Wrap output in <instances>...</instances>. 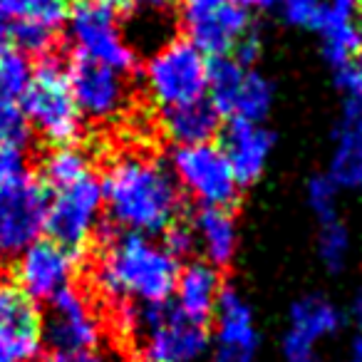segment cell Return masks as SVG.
Returning <instances> with one entry per match:
<instances>
[{"label": "cell", "mask_w": 362, "mask_h": 362, "mask_svg": "<svg viewBox=\"0 0 362 362\" xmlns=\"http://www.w3.org/2000/svg\"><path fill=\"white\" fill-rule=\"evenodd\" d=\"M100 243L90 248L87 296L97 313L117 300L164 303L174 296L179 258H174L146 233L102 228Z\"/></svg>", "instance_id": "obj_1"}, {"label": "cell", "mask_w": 362, "mask_h": 362, "mask_svg": "<svg viewBox=\"0 0 362 362\" xmlns=\"http://www.w3.org/2000/svg\"><path fill=\"white\" fill-rule=\"evenodd\" d=\"M105 211L122 231L154 236L181 218L184 192L169 164L146 154H119L102 176Z\"/></svg>", "instance_id": "obj_2"}, {"label": "cell", "mask_w": 362, "mask_h": 362, "mask_svg": "<svg viewBox=\"0 0 362 362\" xmlns=\"http://www.w3.org/2000/svg\"><path fill=\"white\" fill-rule=\"evenodd\" d=\"M21 107L30 122L33 132L42 136L50 146L75 144L82 132V112L67 80V62L60 60L57 50L47 52L33 67Z\"/></svg>", "instance_id": "obj_3"}, {"label": "cell", "mask_w": 362, "mask_h": 362, "mask_svg": "<svg viewBox=\"0 0 362 362\" xmlns=\"http://www.w3.org/2000/svg\"><path fill=\"white\" fill-rule=\"evenodd\" d=\"M102 214H105L102 179L90 171L70 187L52 189L42 233L82 261L97 243L102 231Z\"/></svg>", "instance_id": "obj_4"}, {"label": "cell", "mask_w": 362, "mask_h": 362, "mask_svg": "<svg viewBox=\"0 0 362 362\" xmlns=\"http://www.w3.org/2000/svg\"><path fill=\"white\" fill-rule=\"evenodd\" d=\"M209 57L187 37L161 42L144 65V87L159 110L206 97Z\"/></svg>", "instance_id": "obj_5"}, {"label": "cell", "mask_w": 362, "mask_h": 362, "mask_svg": "<svg viewBox=\"0 0 362 362\" xmlns=\"http://www.w3.org/2000/svg\"><path fill=\"white\" fill-rule=\"evenodd\" d=\"M102 340V317L85 288L70 283L47 300L42 313V355L75 357L100 350Z\"/></svg>", "instance_id": "obj_6"}, {"label": "cell", "mask_w": 362, "mask_h": 362, "mask_svg": "<svg viewBox=\"0 0 362 362\" xmlns=\"http://www.w3.org/2000/svg\"><path fill=\"white\" fill-rule=\"evenodd\" d=\"M67 33L80 55L119 72L136 70V50L122 33L119 11L110 0H75L67 18Z\"/></svg>", "instance_id": "obj_7"}, {"label": "cell", "mask_w": 362, "mask_h": 362, "mask_svg": "<svg viewBox=\"0 0 362 362\" xmlns=\"http://www.w3.org/2000/svg\"><path fill=\"white\" fill-rule=\"evenodd\" d=\"M171 171L184 194L197 199L202 206L233 209L241 197V184L231 169V161L223 154L221 144L176 146L171 151Z\"/></svg>", "instance_id": "obj_8"}, {"label": "cell", "mask_w": 362, "mask_h": 362, "mask_svg": "<svg viewBox=\"0 0 362 362\" xmlns=\"http://www.w3.org/2000/svg\"><path fill=\"white\" fill-rule=\"evenodd\" d=\"M67 80L85 119L112 122L129 107L132 92L127 72L115 70L105 62L75 52L67 62Z\"/></svg>", "instance_id": "obj_9"}, {"label": "cell", "mask_w": 362, "mask_h": 362, "mask_svg": "<svg viewBox=\"0 0 362 362\" xmlns=\"http://www.w3.org/2000/svg\"><path fill=\"white\" fill-rule=\"evenodd\" d=\"M47 189L30 171L0 187V258H16L45 228Z\"/></svg>", "instance_id": "obj_10"}, {"label": "cell", "mask_w": 362, "mask_h": 362, "mask_svg": "<svg viewBox=\"0 0 362 362\" xmlns=\"http://www.w3.org/2000/svg\"><path fill=\"white\" fill-rule=\"evenodd\" d=\"M184 37L206 57L228 55L251 28V16L233 0H176Z\"/></svg>", "instance_id": "obj_11"}, {"label": "cell", "mask_w": 362, "mask_h": 362, "mask_svg": "<svg viewBox=\"0 0 362 362\" xmlns=\"http://www.w3.org/2000/svg\"><path fill=\"white\" fill-rule=\"evenodd\" d=\"M0 350L18 362L42 355V308L13 271H0Z\"/></svg>", "instance_id": "obj_12"}, {"label": "cell", "mask_w": 362, "mask_h": 362, "mask_svg": "<svg viewBox=\"0 0 362 362\" xmlns=\"http://www.w3.org/2000/svg\"><path fill=\"white\" fill-rule=\"evenodd\" d=\"M209 325L192 320L176 308L164 303L161 317L144 337L136 360L141 362H197L209 350Z\"/></svg>", "instance_id": "obj_13"}, {"label": "cell", "mask_w": 362, "mask_h": 362, "mask_svg": "<svg viewBox=\"0 0 362 362\" xmlns=\"http://www.w3.org/2000/svg\"><path fill=\"white\" fill-rule=\"evenodd\" d=\"M77 263L80 258H75L70 251L45 236L35 238L30 246L23 248L16 256V266L11 271L37 303H47L72 283Z\"/></svg>", "instance_id": "obj_14"}, {"label": "cell", "mask_w": 362, "mask_h": 362, "mask_svg": "<svg viewBox=\"0 0 362 362\" xmlns=\"http://www.w3.org/2000/svg\"><path fill=\"white\" fill-rule=\"evenodd\" d=\"M273 146H276V134L261 122L228 117L226 127H221V149L231 161V169L241 187H251L261 179Z\"/></svg>", "instance_id": "obj_15"}, {"label": "cell", "mask_w": 362, "mask_h": 362, "mask_svg": "<svg viewBox=\"0 0 362 362\" xmlns=\"http://www.w3.org/2000/svg\"><path fill=\"white\" fill-rule=\"evenodd\" d=\"M226 286L223 281V271L216 268L209 261H189L187 266L179 268V278H176L174 298L176 308L187 317L209 325L214 320V310H216V300L221 288Z\"/></svg>", "instance_id": "obj_16"}, {"label": "cell", "mask_w": 362, "mask_h": 362, "mask_svg": "<svg viewBox=\"0 0 362 362\" xmlns=\"http://www.w3.org/2000/svg\"><path fill=\"white\" fill-rule=\"evenodd\" d=\"M342 325V315L322 296H305L291 305V330L283 337V355L296 360L313 352L317 337L330 335Z\"/></svg>", "instance_id": "obj_17"}, {"label": "cell", "mask_w": 362, "mask_h": 362, "mask_svg": "<svg viewBox=\"0 0 362 362\" xmlns=\"http://www.w3.org/2000/svg\"><path fill=\"white\" fill-rule=\"evenodd\" d=\"M223 117L209 97L187 102V105L161 110V129L176 146H192L214 141L221 134Z\"/></svg>", "instance_id": "obj_18"}, {"label": "cell", "mask_w": 362, "mask_h": 362, "mask_svg": "<svg viewBox=\"0 0 362 362\" xmlns=\"http://www.w3.org/2000/svg\"><path fill=\"white\" fill-rule=\"evenodd\" d=\"M192 228L197 236V251L204 253V261L214 263L221 271L231 266L238 246V226L233 209L202 206L194 214Z\"/></svg>", "instance_id": "obj_19"}, {"label": "cell", "mask_w": 362, "mask_h": 362, "mask_svg": "<svg viewBox=\"0 0 362 362\" xmlns=\"http://www.w3.org/2000/svg\"><path fill=\"white\" fill-rule=\"evenodd\" d=\"M92 171V159L85 149H80L77 144H60L50 146L45 156L40 161V174L37 179L42 181L45 189H62L75 184L77 179L87 176Z\"/></svg>", "instance_id": "obj_20"}, {"label": "cell", "mask_w": 362, "mask_h": 362, "mask_svg": "<svg viewBox=\"0 0 362 362\" xmlns=\"http://www.w3.org/2000/svg\"><path fill=\"white\" fill-rule=\"evenodd\" d=\"M75 0H0V18L6 23L25 21L60 33L67 25Z\"/></svg>", "instance_id": "obj_21"}, {"label": "cell", "mask_w": 362, "mask_h": 362, "mask_svg": "<svg viewBox=\"0 0 362 362\" xmlns=\"http://www.w3.org/2000/svg\"><path fill=\"white\" fill-rule=\"evenodd\" d=\"M248 67L238 65L231 55H216L209 57V70H206V97L226 119L231 115L233 97L238 92L243 75Z\"/></svg>", "instance_id": "obj_22"}, {"label": "cell", "mask_w": 362, "mask_h": 362, "mask_svg": "<svg viewBox=\"0 0 362 362\" xmlns=\"http://www.w3.org/2000/svg\"><path fill=\"white\" fill-rule=\"evenodd\" d=\"M335 156L330 164V176L337 187L362 189V134L337 124Z\"/></svg>", "instance_id": "obj_23"}, {"label": "cell", "mask_w": 362, "mask_h": 362, "mask_svg": "<svg viewBox=\"0 0 362 362\" xmlns=\"http://www.w3.org/2000/svg\"><path fill=\"white\" fill-rule=\"evenodd\" d=\"M273 82L266 80L261 72H256L253 67H248L246 75H243L238 92L233 97L231 115L228 117H241V119L251 122H263L268 117L273 107ZM226 117V119H228Z\"/></svg>", "instance_id": "obj_24"}, {"label": "cell", "mask_w": 362, "mask_h": 362, "mask_svg": "<svg viewBox=\"0 0 362 362\" xmlns=\"http://www.w3.org/2000/svg\"><path fill=\"white\" fill-rule=\"evenodd\" d=\"M33 77V65L25 52L18 47L0 45V102H21L28 82Z\"/></svg>", "instance_id": "obj_25"}, {"label": "cell", "mask_w": 362, "mask_h": 362, "mask_svg": "<svg viewBox=\"0 0 362 362\" xmlns=\"http://www.w3.org/2000/svg\"><path fill=\"white\" fill-rule=\"evenodd\" d=\"M347 248H350V236L347 228L340 221H327L320 223V236H317V253L320 261L330 273H340L345 268Z\"/></svg>", "instance_id": "obj_26"}, {"label": "cell", "mask_w": 362, "mask_h": 362, "mask_svg": "<svg viewBox=\"0 0 362 362\" xmlns=\"http://www.w3.org/2000/svg\"><path fill=\"white\" fill-rule=\"evenodd\" d=\"M33 127L23 112L21 102H0V144L25 149L30 144Z\"/></svg>", "instance_id": "obj_27"}, {"label": "cell", "mask_w": 362, "mask_h": 362, "mask_svg": "<svg viewBox=\"0 0 362 362\" xmlns=\"http://www.w3.org/2000/svg\"><path fill=\"white\" fill-rule=\"evenodd\" d=\"M337 184L330 174H315L308 181V202L315 211L317 221L327 223L337 218Z\"/></svg>", "instance_id": "obj_28"}, {"label": "cell", "mask_w": 362, "mask_h": 362, "mask_svg": "<svg viewBox=\"0 0 362 362\" xmlns=\"http://www.w3.org/2000/svg\"><path fill=\"white\" fill-rule=\"evenodd\" d=\"M325 3L327 0H281V11L291 25L317 30L322 13H325Z\"/></svg>", "instance_id": "obj_29"}, {"label": "cell", "mask_w": 362, "mask_h": 362, "mask_svg": "<svg viewBox=\"0 0 362 362\" xmlns=\"http://www.w3.org/2000/svg\"><path fill=\"white\" fill-rule=\"evenodd\" d=\"M161 238H164V248L171 253L174 258L184 261V258H192L197 253V236H194L192 223H187L184 218H176L171 226H166L161 231Z\"/></svg>", "instance_id": "obj_30"}, {"label": "cell", "mask_w": 362, "mask_h": 362, "mask_svg": "<svg viewBox=\"0 0 362 362\" xmlns=\"http://www.w3.org/2000/svg\"><path fill=\"white\" fill-rule=\"evenodd\" d=\"M23 174H28L25 149L11 146V144H0V187L13 184V181L21 179Z\"/></svg>", "instance_id": "obj_31"}, {"label": "cell", "mask_w": 362, "mask_h": 362, "mask_svg": "<svg viewBox=\"0 0 362 362\" xmlns=\"http://www.w3.org/2000/svg\"><path fill=\"white\" fill-rule=\"evenodd\" d=\"M261 33H258V28L251 23V28H248L246 33H243L241 37L236 40V45H233V50L228 52V55L233 57V60L238 62V65L243 67H253V62L261 57Z\"/></svg>", "instance_id": "obj_32"}, {"label": "cell", "mask_w": 362, "mask_h": 362, "mask_svg": "<svg viewBox=\"0 0 362 362\" xmlns=\"http://www.w3.org/2000/svg\"><path fill=\"white\" fill-rule=\"evenodd\" d=\"M119 13H164L174 0H110Z\"/></svg>", "instance_id": "obj_33"}, {"label": "cell", "mask_w": 362, "mask_h": 362, "mask_svg": "<svg viewBox=\"0 0 362 362\" xmlns=\"http://www.w3.org/2000/svg\"><path fill=\"white\" fill-rule=\"evenodd\" d=\"M258 347H246V345H223L216 342L214 350V362H253Z\"/></svg>", "instance_id": "obj_34"}, {"label": "cell", "mask_w": 362, "mask_h": 362, "mask_svg": "<svg viewBox=\"0 0 362 362\" xmlns=\"http://www.w3.org/2000/svg\"><path fill=\"white\" fill-rule=\"evenodd\" d=\"M37 362H107L105 357L100 355L97 350L92 352H82V355H75V357H55V355H40Z\"/></svg>", "instance_id": "obj_35"}, {"label": "cell", "mask_w": 362, "mask_h": 362, "mask_svg": "<svg viewBox=\"0 0 362 362\" xmlns=\"http://www.w3.org/2000/svg\"><path fill=\"white\" fill-rule=\"evenodd\" d=\"M233 3H238L246 11H268V8L276 6L278 0H233Z\"/></svg>", "instance_id": "obj_36"}, {"label": "cell", "mask_w": 362, "mask_h": 362, "mask_svg": "<svg viewBox=\"0 0 362 362\" xmlns=\"http://www.w3.org/2000/svg\"><path fill=\"white\" fill-rule=\"evenodd\" d=\"M350 362H362V335H357V337H355V342H352Z\"/></svg>", "instance_id": "obj_37"}, {"label": "cell", "mask_w": 362, "mask_h": 362, "mask_svg": "<svg viewBox=\"0 0 362 362\" xmlns=\"http://www.w3.org/2000/svg\"><path fill=\"white\" fill-rule=\"evenodd\" d=\"M288 362H320L315 357V352H308V355H300V357H296V360H288Z\"/></svg>", "instance_id": "obj_38"}, {"label": "cell", "mask_w": 362, "mask_h": 362, "mask_svg": "<svg viewBox=\"0 0 362 362\" xmlns=\"http://www.w3.org/2000/svg\"><path fill=\"white\" fill-rule=\"evenodd\" d=\"M355 315H357V320H360V325H362V291L357 293V300H355Z\"/></svg>", "instance_id": "obj_39"}, {"label": "cell", "mask_w": 362, "mask_h": 362, "mask_svg": "<svg viewBox=\"0 0 362 362\" xmlns=\"http://www.w3.org/2000/svg\"><path fill=\"white\" fill-rule=\"evenodd\" d=\"M357 23H360V28H362V0H357Z\"/></svg>", "instance_id": "obj_40"}, {"label": "cell", "mask_w": 362, "mask_h": 362, "mask_svg": "<svg viewBox=\"0 0 362 362\" xmlns=\"http://www.w3.org/2000/svg\"><path fill=\"white\" fill-rule=\"evenodd\" d=\"M0 362H18V360H13L11 355H6V352L0 350Z\"/></svg>", "instance_id": "obj_41"}, {"label": "cell", "mask_w": 362, "mask_h": 362, "mask_svg": "<svg viewBox=\"0 0 362 362\" xmlns=\"http://www.w3.org/2000/svg\"><path fill=\"white\" fill-rule=\"evenodd\" d=\"M127 362H141V360H127Z\"/></svg>", "instance_id": "obj_42"}]
</instances>
